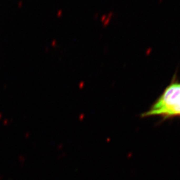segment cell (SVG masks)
<instances>
[{"label":"cell","instance_id":"1","mask_svg":"<svg viewBox=\"0 0 180 180\" xmlns=\"http://www.w3.org/2000/svg\"><path fill=\"white\" fill-rule=\"evenodd\" d=\"M160 116L163 119L180 117V82L176 81L166 87L142 117Z\"/></svg>","mask_w":180,"mask_h":180}]
</instances>
